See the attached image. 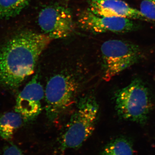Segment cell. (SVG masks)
<instances>
[{
    "instance_id": "1",
    "label": "cell",
    "mask_w": 155,
    "mask_h": 155,
    "mask_svg": "<svg viewBox=\"0 0 155 155\" xmlns=\"http://www.w3.org/2000/svg\"><path fill=\"white\" fill-rule=\"evenodd\" d=\"M48 35L24 30L0 48V84L17 88L34 72L39 58L49 44Z\"/></svg>"
},
{
    "instance_id": "2",
    "label": "cell",
    "mask_w": 155,
    "mask_h": 155,
    "mask_svg": "<svg viewBox=\"0 0 155 155\" xmlns=\"http://www.w3.org/2000/svg\"><path fill=\"white\" fill-rule=\"evenodd\" d=\"M99 105L92 96L81 98L65 129L60 137L61 151L80 147L94 131L99 113Z\"/></svg>"
},
{
    "instance_id": "3",
    "label": "cell",
    "mask_w": 155,
    "mask_h": 155,
    "mask_svg": "<svg viewBox=\"0 0 155 155\" xmlns=\"http://www.w3.org/2000/svg\"><path fill=\"white\" fill-rule=\"evenodd\" d=\"M116 109L121 119L144 125L153 107L149 91L143 81L136 78L115 95Z\"/></svg>"
},
{
    "instance_id": "4",
    "label": "cell",
    "mask_w": 155,
    "mask_h": 155,
    "mask_svg": "<svg viewBox=\"0 0 155 155\" xmlns=\"http://www.w3.org/2000/svg\"><path fill=\"white\" fill-rule=\"evenodd\" d=\"M103 78L108 81L124 70L138 63L142 53L138 46L120 40H110L101 47Z\"/></svg>"
},
{
    "instance_id": "5",
    "label": "cell",
    "mask_w": 155,
    "mask_h": 155,
    "mask_svg": "<svg viewBox=\"0 0 155 155\" xmlns=\"http://www.w3.org/2000/svg\"><path fill=\"white\" fill-rule=\"evenodd\" d=\"M78 88L77 81L67 73L50 78L45 90V111L50 121H55L74 102Z\"/></svg>"
},
{
    "instance_id": "6",
    "label": "cell",
    "mask_w": 155,
    "mask_h": 155,
    "mask_svg": "<svg viewBox=\"0 0 155 155\" xmlns=\"http://www.w3.org/2000/svg\"><path fill=\"white\" fill-rule=\"evenodd\" d=\"M38 23L44 34L52 40L65 38L74 29L71 11L59 5L49 6L42 9L39 14Z\"/></svg>"
},
{
    "instance_id": "7",
    "label": "cell",
    "mask_w": 155,
    "mask_h": 155,
    "mask_svg": "<svg viewBox=\"0 0 155 155\" xmlns=\"http://www.w3.org/2000/svg\"><path fill=\"white\" fill-rule=\"evenodd\" d=\"M78 22L81 28L94 33H125L136 28L135 24L130 19L121 17H101L88 9L80 14Z\"/></svg>"
},
{
    "instance_id": "8",
    "label": "cell",
    "mask_w": 155,
    "mask_h": 155,
    "mask_svg": "<svg viewBox=\"0 0 155 155\" xmlns=\"http://www.w3.org/2000/svg\"><path fill=\"white\" fill-rule=\"evenodd\" d=\"M45 94L44 89L36 74L17 96L15 112L20 114L25 121L34 119L41 113Z\"/></svg>"
},
{
    "instance_id": "9",
    "label": "cell",
    "mask_w": 155,
    "mask_h": 155,
    "mask_svg": "<svg viewBox=\"0 0 155 155\" xmlns=\"http://www.w3.org/2000/svg\"><path fill=\"white\" fill-rule=\"evenodd\" d=\"M88 9L97 16L147 19L140 11L122 0H91Z\"/></svg>"
},
{
    "instance_id": "10",
    "label": "cell",
    "mask_w": 155,
    "mask_h": 155,
    "mask_svg": "<svg viewBox=\"0 0 155 155\" xmlns=\"http://www.w3.org/2000/svg\"><path fill=\"white\" fill-rule=\"evenodd\" d=\"M25 121L20 114L15 112H8L0 116V137L10 141L16 131Z\"/></svg>"
},
{
    "instance_id": "11",
    "label": "cell",
    "mask_w": 155,
    "mask_h": 155,
    "mask_svg": "<svg viewBox=\"0 0 155 155\" xmlns=\"http://www.w3.org/2000/svg\"><path fill=\"white\" fill-rule=\"evenodd\" d=\"M101 155H134L133 142L125 136L114 139L104 147Z\"/></svg>"
},
{
    "instance_id": "12",
    "label": "cell",
    "mask_w": 155,
    "mask_h": 155,
    "mask_svg": "<svg viewBox=\"0 0 155 155\" xmlns=\"http://www.w3.org/2000/svg\"><path fill=\"white\" fill-rule=\"evenodd\" d=\"M28 0H0V19L16 17L28 5Z\"/></svg>"
},
{
    "instance_id": "13",
    "label": "cell",
    "mask_w": 155,
    "mask_h": 155,
    "mask_svg": "<svg viewBox=\"0 0 155 155\" xmlns=\"http://www.w3.org/2000/svg\"><path fill=\"white\" fill-rule=\"evenodd\" d=\"M140 11L147 19L155 22V0H143Z\"/></svg>"
},
{
    "instance_id": "14",
    "label": "cell",
    "mask_w": 155,
    "mask_h": 155,
    "mask_svg": "<svg viewBox=\"0 0 155 155\" xmlns=\"http://www.w3.org/2000/svg\"><path fill=\"white\" fill-rule=\"evenodd\" d=\"M3 155H24L21 150L13 143L6 146L4 148Z\"/></svg>"
}]
</instances>
